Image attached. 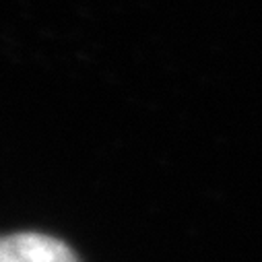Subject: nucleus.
<instances>
[{
    "instance_id": "obj_1",
    "label": "nucleus",
    "mask_w": 262,
    "mask_h": 262,
    "mask_svg": "<svg viewBox=\"0 0 262 262\" xmlns=\"http://www.w3.org/2000/svg\"><path fill=\"white\" fill-rule=\"evenodd\" d=\"M0 262H79L75 252L43 233L0 235Z\"/></svg>"
}]
</instances>
